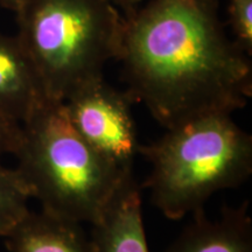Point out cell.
<instances>
[{
  "mask_svg": "<svg viewBox=\"0 0 252 252\" xmlns=\"http://www.w3.org/2000/svg\"><path fill=\"white\" fill-rule=\"evenodd\" d=\"M124 18L126 93L165 130L248 105L251 58L226 35L216 0H151Z\"/></svg>",
  "mask_w": 252,
  "mask_h": 252,
  "instance_id": "obj_1",
  "label": "cell"
},
{
  "mask_svg": "<svg viewBox=\"0 0 252 252\" xmlns=\"http://www.w3.org/2000/svg\"><path fill=\"white\" fill-rule=\"evenodd\" d=\"M139 154L151 171L141 186L166 219L182 220L252 174V135L229 113H210L166 130Z\"/></svg>",
  "mask_w": 252,
  "mask_h": 252,
  "instance_id": "obj_2",
  "label": "cell"
},
{
  "mask_svg": "<svg viewBox=\"0 0 252 252\" xmlns=\"http://www.w3.org/2000/svg\"><path fill=\"white\" fill-rule=\"evenodd\" d=\"M14 157L43 212L81 224L99 220L126 172L100 156L69 123L63 102L48 100L21 124Z\"/></svg>",
  "mask_w": 252,
  "mask_h": 252,
  "instance_id": "obj_3",
  "label": "cell"
},
{
  "mask_svg": "<svg viewBox=\"0 0 252 252\" xmlns=\"http://www.w3.org/2000/svg\"><path fill=\"white\" fill-rule=\"evenodd\" d=\"M18 39L47 98L64 102L117 60L124 17L110 0H25Z\"/></svg>",
  "mask_w": 252,
  "mask_h": 252,
  "instance_id": "obj_4",
  "label": "cell"
},
{
  "mask_svg": "<svg viewBox=\"0 0 252 252\" xmlns=\"http://www.w3.org/2000/svg\"><path fill=\"white\" fill-rule=\"evenodd\" d=\"M132 103L127 93L115 89L104 77L80 88L63 102L68 121L82 139L126 172H133L141 145Z\"/></svg>",
  "mask_w": 252,
  "mask_h": 252,
  "instance_id": "obj_5",
  "label": "cell"
},
{
  "mask_svg": "<svg viewBox=\"0 0 252 252\" xmlns=\"http://www.w3.org/2000/svg\"><path fill=\"white\" fill-rule=\"evenodd\" d=\"M190 222L173 239L165 252H252L250 202L225 206L209 219L197 210Z\"/></svg>",
  "mask_w": 252,
  "mask_h": 252,
  "instance_id": "obj_6",
  "label": "cell"
},
{
  "mask_svg": "<svg viewBox=\"0 0 252 252\" xmlns=\"http://www.w3.org/2000/svg\"><path fill=\"white\" fill-rule=\"evenodd\" d=\"M141 186L131 174L98 220L91 224L94 252H150L143 220Z\"/></svg>",
  "mask_w": 252,
  "mask_h": 252,
  "instance_id": "obj_7",
  "label": "cell"
},
{
  "mask_svg": "<svg viewBox=\"0 0 252 252\" xmlns=\"http://www.w3.org/2000/svg\"><path fill=\"white\" fill-rule=\"evenodd\" d=\"M48 100L18 36L0 33V113L23 124Z\"/></svg>",
  "mask_w": 252,
  "mask_h": 252,
  "instance_id": "obj_8",
  "label": "cell"
},
{
  "mask_svg": "<svg viewBox=\"0 0 252 252\" xmlns=\"http://www.w3.org/2000/svg\"><path fill=\"white\" fill-rule=\"evenodd\" d=\"M83 224L30 210L4 238L9 252H94Z\"/></svg>",
  "mask_w": 252,
  "mask_h": 252,
  "instance_id": "obj_9",
  "label": "cell"
},
{
  "mask_svg": "<svg viewBox=\"0 0 252 252\" xmlns=\"http://www.w3.org/2000/svg\"><path fill=\"white\" fill-rule=\"evenodd\" d=\"M32 191L17 168L0 162V238H5L30 212Z\"/></svg>",
  "mask_w": 252,
  "mask_h": 252,
  "instance_id": "obj_10",
  "label": "cell"
},
{
  "mask_svg": "<svg viewBox=\"0 0 252 252\" xmlns=\"http://www.w3.org/2000/svg\"><path fill=\"white\" fill-rule=\"evenodd\" d=\"M229 23L235 43L252 55V0H229Z\"/></svg>",
  "mask_w": 252,
  "mask_h": 252,
  "instance_id": "obj_11",
  "label": "cell"
},
{
  "mask_svg": "<svg viewBox=\"0 0 252 252\" xmlns=\"http://www.w3.org/2000/svg\"><path fill=\"white\" fill-rule=\"evenodd\" d=\"M21 124L0 113V160L17 152L21 140Z\"/></svg>",
  "mask_w": 252,
  "mask_h": 252,
  "instance_id": "obj_12",
  "label": "cell"
},
{
  "mask_svg": "<svg viewBox=\"0 0 252 252\" xmlns=\"http://www.w3.org/2000/svg\"><path fill=\"white\" fill-rule=\"evenodd\" d=\"M110 1L113 2L118 8H122L127 15L138 8L141 0H110Z\"/></svg>",
  "mask_w": 252,
  "mask_h": 252,
  "instance_id": "obj_13",
  "label": "cell"
},
{
  "mask_svg": "<svg viewBox=\"0 0 252 252\" xmlns=\"http://www.w3.org/2000/svg\"><path fill=\"white\" fill-rule=\"evenodd\" d=\"M24 2L25 0H0V5H1L2 7L14 12L15 14L19 13V11L23 7Z\"/></svg>",
  "mask_w": 252,
  "mask_h": 252,
  "instance_id": "obj_14",
  "label": "cell"
}]
</instances>
